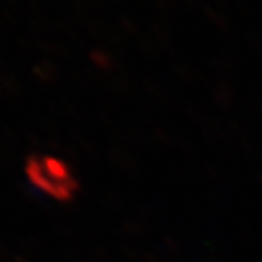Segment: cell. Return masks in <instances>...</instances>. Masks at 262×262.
<instances>
[{
  "label": "cell",
  "instance_id": "6da1fadb",
  "mask_svg": "<svg viewBox=\"0 0 262 262\" xmlns=\"http://www.w3.org/2000/svg\"><path fill=\"white\" fill-rule=\"evenodd\" d=\"M24 172L35 190L57 202H70L79 191L78 177L62 158L32 155L26 163Z\"/></svg>",
  "mask_w": 262,
  "mask_h": 262
}]
</instances>
